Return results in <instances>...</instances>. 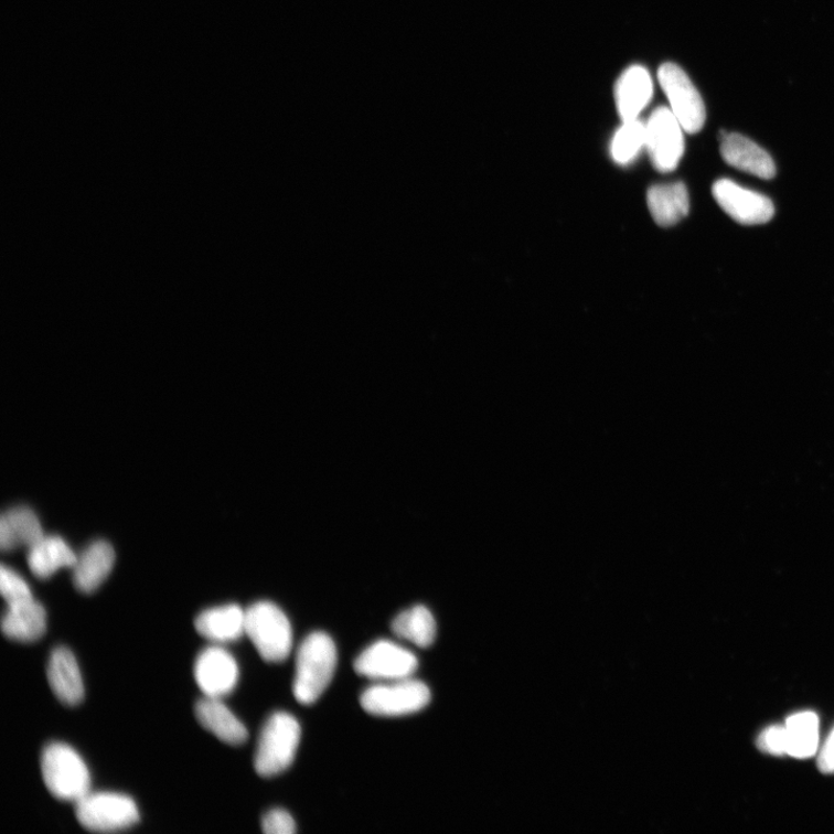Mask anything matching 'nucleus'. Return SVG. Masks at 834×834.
<instances>
[{"label": "nucleus", "instance_id": "f03ea898", "mask_svg": "<svg viewBox=\"0 0 834 834\" xmlns=\"http://www.w3.org/2000/svg\"><path fill=\"white\" fill-rule=\"evenodd\" d=\"M41 772L46 790L57 800L76 803L90 792L86 763L67 745L55 741L43 749Z\"/></svg>", "mask_w": 834, "mask_h": 834}, {"label": "nucleus", "instance_id": "20e7f679", "mask_svg": "<svg viewBox=\"0 0 834 834\" xmlns=\"http://www.w3.org/2000/svg\"><path fill=\"white\" fill-rule=\"evenodd\" d=\"M245 634L268 663H282L292 651L291 623L274 602L258 601L245 610Z\"/></svg>", "mask_w": 834, "mask_h": 834}, {"label": "nucleus", "instance_id": "aec40b11", "mask_svg": "<svg viewBox=\"0 0 834 834\" xmlns=\"http://www.w3.org/2000/svg\"><path fill=\"white\" fill-rule=\"evenodd\" d=\"M43 537L40 520L28 506L12 507L0 520V546L4 550L31 548Z\"/></svg>", "mask_w": 834, "mask_h": 834}, {"label": "nucleus", "instance_id": "9b49d317", "mask_svg": "<svg viewBox=\"0 0 834 834\" xmlns=\"http://www.w3.org/2000/svg\"><path fill=\"white\" fill-rule=\"evenodd\" d=\"M194 676L204 697L222 699L236 688L239 667L224 648L213 645L205 648L197 656Z\"/></svg>", "mask_w": 834, "mask_h": 834}, {"label": "nucleus", "instance_id": "a878e982", "mask_svg": "<svg viewBox=\"0 0 834 834\" xmlns=\"http://www.w3.org/2000/svg\"><path fill=\"white\" fill-rule=\"evenodd\" d=\"M263 830L267 834H292L296 823L288 811L274 809L263 819Z\"/></svg>", "mask_w": 834, "mask_h": 834}, {"label": "nucleus", "instance_id": "b1692460", "mask_svg": "<svg viewBox=\"0 0 834 834\" xmlns=\"http://www.w3.org/2000/svg\"><path fill=\"white\" fill-rule=\"evenodd\" d=\"M645 148V124L639 119L626 121L616 132L611 156L619 165H629Z\"/></svg>", "mask_w": 834, "mask_h": 834}, {"label": "nucleus", "instance_id": "f3484780", "mask_svg": "<svg viewBox=\"0 0 834 834\" xmlns=\"http://www.w3.org/2000/svg\"><path fill=\"white\" fill-rule=\"evenodd\" d=\"M46 630V612L34 598L9 605L2 619L3 634L13 641L40 640Z\"/></svg>", "mask_w": 834, "mask_h": 834}, {"label": "nucleus", "instance_id": "412c9836", "mask_svg": "<svg viewBox=\"0 0 834 834\" xmlns=\"http://www.w3.org/2000/svg\"><path fill=\"white\" fill-rule=\"evenodd\" d=\"M78 555L57 536H44L29 548L28 563L32 573L42 579L50 578L62 568H73Z\"/></svg>", "mask_w": 834, "mask_h": 834}, {"label": "nucleus", "instance_id": "f257e3e1", "mask_svg": "<svg viewBox=\"0 0 834 834\" xmlns=\"http://www.w3.org/2000/svg\"><path fill=\"white\" fill-rule=\"evenodd\" d=\"M338 665L336 645L327 633L314 632L299 645L292 685L295 699L312 705L330 686Z\"/></svg>", "mask_w": 834, "mask_h": 834}, {"label": "nucleus", "instance_id": "cd10ccee", "mask_svg": "<svg viewBox=\"0 0 834 834\" xmlns=\"http://www.w3.org/2000/svg\"><path fill=\"white\" fill-rule=\"evenodd\" d=\"M819 767L824 773H834V729L821 751Z\"/></svg>", "mask_w": 834, "mask_h": 834}, {"label": "nucleus", "instance_id": "0eeeda50", "mask_svg": "<svg viewBox=\"0 0 834 834\" xmlns=\"http://www.w3.org/2000/svg\"><path fill=\"white\" fill-rule=\"evenodd\" d=\"M659 81L670 109L684 131L691 135L699 132L706 122V108L698 89L684 70L674 63H665L659 70Z\"/></svg>", "mask_w": 834, "mask_h": 834}, {"label": "nucleus", "instance_id": "4468645a", "mask_svg": "<svg viewBox=\"0 0 834 834\" xmlns=\"http://www.w3.org/2000/svg\"><path fill=\"white\" fill-rule=\"evenodd\" d=\"M616 105L622 122L638 120L653 97V81L643 66H632L616 85Z\"/></svg>", "mask_w": 834, "mask_h": 834}, {"label": "nucleus", "instance_id": "393cba45", "mask_svg": "<svg viewBox=\"0 0 834 834\" xmlns=\"http://www.w3.org/2000/svg\"><path fill=\"white\" fill-rule=\"evenodd\" d=\"M0 591H2L8 606L34 598L25 579L7 566H2V570H0Z\"/></svg>", "mask_w": 834, "mask_h": 834}, {"label": "nucleus", "instance_id": "2eb2a0df", "mask_svg": "<svg viewBox=\"0 0 834 834\" xmlns=\"http://www.w3.org/2000/svg\"><path fill=\"white\" fill-rule=\"evenodd\" d=\"M199 724L228 746H242L248 731L239 718L220 698L204 697L195 705Z\"/></svg>", "mask_w": 834, "mask_h": 834}, {"label": "nucleus", "instance_id": "7ed1b4c3", "mask_svg": "<svg viewBox=\"0 0 834 834\" xmlns=\"http://www.w3.org/2000/svg\"><path fill=\"white\" fill-rule=\"evenodd\" d=\"M300 737V725L295 716L286 712L272 714L258 740L255 771L264 778H271L288 770L295 760Z\"/></svg>", "mask_w": 834, "mask_h": 834}, {"label": "nucleus", "instance_id": "4be33fe9", "mask_svg": "<svg viewBox=\"0 0 834 834\" xmlns=\"http://www.w3.org/2000/svg\"><path fill=\"white\" fill-rule=\"evenodd\" d=\"M787 755L794 758L813 757L819 748L820 720L815 713L792 715L785 723Z\"/></svg>", "mask_w": 834, "mask_h": 834}, {"label": "nucleus", "instance_id": "bb28decb", "mask_svg": "<svg viewBox=\"0 0 834 834\" xmlns=\"http://www.w3.org/2000/svg\"><path fill=\"white\" fill-rule=\"evenodd\" d=\"M759 748L771 755L781 756L787 753L785 728L773 726L763 730L758 739Z\"/></svg>", "mask_w": 834, "mask_h": 834}, {"label": "nucleus", "instance_id": "9d476101", "mask_svg": "<svg viewBox=\"0 0 834 834\" xmlns=\"http://www.w3.org/2000/svg\"><path fill=\"white\" fill-rule=\"evenodd\" d=\"M713 196L723 211L741 225L764 224L774 216V205L769 197L740 188L729 179L714 183Z\"/></svg>", "mask_w": 834, "mask_h": 834}, {"label": "nucleus", "instance_id": "a211bd4d", "mask_svg": "<svg viewBox=\"0 0 834 834\" xmlns=\"http://www.w3.org/2000/svg\"><path fill=\"white\" fill-rule=\"evenodd\" d=\"M195 629L212 642L237 641L245 634V610L236 605L207 609L197 616Z\"/></svg>", "mask_w": 834, "mask_h": 834}, {"label": "nucleus", "instance_id": "39448f33", "mask_svg": "<svg viewBox=\"0 0 834 834\" xmlns=\"http://www.w3.org/2000/svg\"><path fill=\"white\" fill-rule=\"evenodd\" d=\"M431 701L429 687L410 678L383 682L366 688L361 695V706L370 715L398 717L426 708Z\"/></svg>", "mask_w": 834, "mask_h": 834}, {"label": "nucleus", "instance_id": "5701e85b", "mask_svg": "<svg viewBox=\"0 0 834 834\" xmlns=\"http://www.w3.org/2000/svg\"><path fill=\"white\" fill-rule=\"evenodd\" d=\"M392 631L417 646L428 648L435 642L437 626L431 612L424 606H417L394 618Z\"/></svg>", "mask_w": 834, "mask_h": 834}, {"label": "nucleus", "instance_id": "6ab92c4d", "mask_svg": "<svg viewBox=\"0 0 834 834\" xmlns=\"http://www.w3.org/2000/svg\"><path fill=\"white\" fill-rule=\"evenodd\" d=\"M649 212L657 225L670 227L684 220L689 212V197L682 182L653 185L646 195Z\"/></svg>", "mask_w": 834, "mask_h": 834}, {"label": "nucleus", "instance_id": "dca6fc26", "mask_svg": "<svg viewBox=\"0 0 834 834\" xmlns=\"http://www.w3.org/2000/svg\"><path fill=\"white\" fill-rule=\"evenodd\" d=\"M115 564V552L104 541L92 543L77 558L73 567L74 585L83 594L95 592L109 576Z\"/></svg>", "mask_w": 834, "mask_h": 834}, {"label": "nucleus", "instance_id": "f8f14e48", "mask_svg": "<svg viewBox=\"0 0 834 834\" xmlns=\"http://www.w3.org/2000/svg\"><path fill=\"white\" fill-rule=\"evenodd\" d=\"M46 677L55 697L65 706H78L85 694L78 662L66 646H57L51 654Z\"/></svg>", "mask_w": 834, "mask_h": 834}, {"label": "nucleus", "instance_id": "ddd939ff", "mask_svg": "<svg viewBox=\"0 0 834 834\" xmlns=\"http://www.w3.org/2000/svg\"><path fill=\"white\" fill-rule=\"evenodd\" d=\"M720 142L721 156L728 165L764 180L776 177L772 157L748 137L728 132Z\"/></svg>", "mask_w": 834, "mask_h": 834}, {"label": "nucleus", "instance_id": "1a4fd4ad", "mask_svg": "<svg viewBox=\"0 0 834 834\" xmlns=\"http://www.w3.org/2000/svg\"><path fill=\"white\" fill-rule=\"evenodd\" d=\"M417 666L419 660L411 652L386 640L368 645L354 663L357 675L382 683L410 678Z\"/></svg>", "mask_w": 834, "mask_h": 834}, {"label": "nucleus", "instance_id": "6e6552de", "mask_svg": "<svg viewBox=\"0 0 834 834\" xmlns=\"http://www.w3.org/2000/svg\"><path fill=\"white\" fill-rule=\"evenodd\" d=\"M683 131L666 107L656 109L645 124V148L659 172L670 173L678 168L685 151Z\"/></svg>", "mask_w": 834, "mask_h": 834}, {"label": "nucleus", "instance_id": "423d86ee", "mask_svg": "<svg viewBox=\"0 0 834 834\" xmlns=\"http://www.w3.org/2000/svg\"><path fill=\"white\" fill-rule=\"evenodd\" d=\"M79 824L90 832L111 833L125 831L139 821L135 801L125 794L89 792L76 802Z\"/></svg>", "mask_w": 834, "mask_h": 834}]
</instances>
